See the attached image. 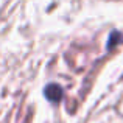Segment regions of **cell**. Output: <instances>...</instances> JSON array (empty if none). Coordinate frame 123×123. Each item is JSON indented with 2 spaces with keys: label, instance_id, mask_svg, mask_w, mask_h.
I'll return each instance as SVG.
<instances>
[{
  "label": "cell",
  "instance_id": "1",
  "mask_svg": "<svg viewBox=\"0 0 123 123\" xmlns=\"http://www.w3.org/2000/svg\"><path fill=\"white\" fill-rule=\"evenodd\" d=\"M45 97L50 100L51 103H59L62 98V89H61L58 84H50L45 89Z\"/></svg>",
  "mask_w": 123,
  "mask_h": 123
},
{
  "label": "cell",
  "instance_id": "2",
  "mask_svg": "<svg viewBox=\"0 0 123 123\" xmlns=\"http://www.w3.org/2000/svg\"><path fill=\"white\" fill-rule=\"evenodd\" d=\"M122 41H123V34L114 31V33L111 34V39H109V42H108V48H112L117 42H122Z\"/></svg>",
  "mask_w": 123,
  "mask_h": 123
}]
</instances>
